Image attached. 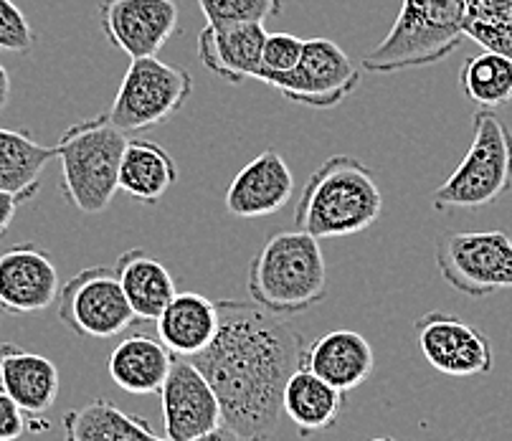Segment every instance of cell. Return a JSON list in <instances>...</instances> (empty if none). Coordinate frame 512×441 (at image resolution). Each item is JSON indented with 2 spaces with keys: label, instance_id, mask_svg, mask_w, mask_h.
Masks as SVG:
<instances>
[{
  "label": "cell",
  "instance_id": "cell-15",
  "mask_svg": "<svg viewBox=\"0 0 512 441\" xmlns=\"http://www.w3.org/2000/svg\"><path fill=\"white\" fill-rule=\"evenodd\" d=\"M295 196V175L287 160L267 147L244 165L226 191V211L244 221L267 218L282 211Z\"/></svg>",
  "mask_w": 512,
  "mask_h": 441
},
{
  "label": "cell",
  "instance_id": "cell-13",
  "mask_svg": "<svg viewBox=\"0 0 512 441\" xmlns=\"http://www.w3.org/2000/svg\"><path fill=\"white\" fill-rule=\"evenodd\" d=\"M160 403L168 441H193L224 424L216 391L188 358L173 360V368L160 388Z\"/></svg>",
  "mask_w": 512,
  "mask_h": 441
},
{
  "label": "cell",
  "instance_id": "cell-24",
  "mask_svg": "<svg viewBox=\"0 0 512 441\" xmlns=\"http://www.w3.org/2000/svg\"><path fill=\"white\" fill-rule=\"evenodd\" d=\"M64 441H165L142 416L107 398H94L64 414Z\"/></svg>",
  "mask_w": 512,
  "mask_h": 441
},
{
  "label": "cell",
  "instance_id": "cell-17",
  "mask_svg": "<svg viewBox=\"0 0 512 441\" xmlns=\"http://www.w3.org/2000/svg\"><path fill=\"white\" fill-rule=\"evenodd\" d=\"M302 368L338 391L350 393L373 376L376 353L373 345L355 330H330L302 350Z\"/></svg>",
  "mask_w": 512,
  "mask_h": 441
},
{
  "label": "cell",
  "instance_id": "cell-20",
  "mask_svg": "<svg viewBox=\"0 0 512 441\" xmlns=\"http://www.w3.org/2000/svg\"><path fill=\"white\" fill-rule=\"evenodd\" d=\"M175 355L170 353L160 338L135 333L115 345L109 353L107 371L117 388L135 396H148L160 393L170 368H173Z\"/></svg>",
  "mask_w": 512,
  "mask_h": 441
},
{
  "label": "cell",
  "instance_id": "cell-34",
  "mask_svg": "<svg viewBox=\"0 0 512 441\" xmlns=\"http://www.w3.org/2000/svg\"><path fill=\"white\" fill-rule=\"evenodd\" d=\"M8 99H11V74L0 64V112L8 107Z\"/></svg>",
  "mask_w": 512,
  "mask_h": 441
},
{
  "label": "cell",
  "instance_id": "cell-2",
  "mask_svg": "<svg viewBox=\"0 0 512 441\" xmlns=\"http://www.w3.org/2000/svg\"><path fill=\"white\" fill-rule=\"evenodd\" d=\"M383 211V193L371 168L353 155H333L307 178L295 224L317 241L368 231Z\"/></svg>",
  "mask_w": 512,
  "mask_h": 441
},
{
  "label": "cell",
  "instance_id": "cell-23",
  "mask_svg": "<svg viewBox=\"0 0 512 441\" xmlns=\"http://www.w3.org/2000/svg\"><path fill=\"white\" fill-rule=\"evenodd\" d=\"M120 191L137 203H158L178 183V165L160 142L127 140L120 160Z\"/></svg>",
  "mask_w": 512,
  "mask_h": 441
},
{
  "label": "cell",
  "instance_id": "cell-7",
  "mask_svg": "<svg viewBox=\"0 0 512 441\" xmlns=\"http://www.w3.org/2000/svg\"><path fill=\"white\" fill-rule=\"evenodd\" d=\"M193 92V77L186 69L168 64L158 56L132 59L120 89L109 104V122L130 132L148 130L170 120Z\"/></svg>",
  "mask_w": 512,
  "mask_h": 441
},
{
  "label": "cell",
  "instance_id": "cell-32",
  "mask_svg": "<svg viewBox=\"0 0 512 441\" xmlns=\"http://www.w3.org/2000/svg\"><path fill=\"white\" fill-rule=\"evenodd\" d=\"M26 201H31V198L18 196V193L3 191V188H0V239L8 234V229H11L13 218H16L18 213V206Z\"/></svg>",
  "mask_w": 512,
  "mask_h": 441
},
{
  "label": "cell",
  "instance_id": "cell-28",
  "mask_svg": "<svg viewBox=\"0 0 512 441\" xmlns=\"http://www.w3.org/2000/svg\"><path fill=\"white\" fill-rule=\"evenodd\" d=\"M206 23H264L282 13L284 0H196Z\"/></svg>",
  "mask_w": 512,
  "mask_h": 441
},
{
  "label": "cell",
  "instance_id": "cell-26",
  "mask_svg": "<svg viewBox=\"0 0 512 441\" xmlns=\"http://www.w3.org/2000/svg\"><path fill=\"white\" fill-rule=\"evenodd\" d=\"M459 89L480 109L505 107L512 99V59L487 49L469 56L459 71Z\"/></svg>",
  "mask_w": 512,
  "mask_h": 441
},
{
  "label": "cell",
  "instance_id": "cell-10",
  "mask_svg": "<svg viewBox=\"0 0 512 441\" xmlns=\"http://www.w3.org/2000/svg\"><path fill=\"white\" fill-rule=\"evenodd\" d=\"M363 66L330 39H307L302 59L284 74H269L262 84L277 89L289 102L312 109L338 107L360 87Z\"/></svg>",
  "mask_w": 512,
  "mask_h": 441
},
{
  "label": "cell",
  "instance_id": "cell-25",
  "mask_svg": "<svg viewBox=\"0 0 512 441\" xmlns=\"http://www.w3.org/2000/svg\"><path fill=\"white\" fill-rule=\"evenodd\" d=\"M56 160V147L33 140L26 130L0 127V188L33 198L41 188V173Z\"/></svg>",
  "mask_w": 512,
  "mask_h": 441
},
{
  "label": "cell",
  "instance_id": "cell-30",
  "mask_svg": "<svg viewBox=\"0 0 512 441\" xmlns=\"http://www.w3.org/2000/svg\"><path fill=\"white\" fill-rule=\"evenodd\" d=\"M36 44V33L26 13L13 0H0V51L28 54Z\"/></svg>",
  "mask_w": 512,
  "mask_h": 441
},
{
  "label": "cell",
  "instance_id": "cell-9",
  "mask_svg": "<svg viewBox=\"0 0 512 441\" xmlns=\"http://www.w3.org/2000/svg\"><path fill=\"white\" fill-rule=\"evenodd\" d=\"M59 320L79 338L109 340L137 320L115 267H87L59 292Z\"/></svg>",
  "mask_w": 512,
  "mask_h": 441
},
{
  "label": "cell",
  "instance_id": "cell-31",
  "mask_svg": "<svg viewBox=\"0 0 512 441\" xmlns=\"http://www.w3.org/2000/svg\"><path fill=\"white\" fill-rule=\"evenodd\" d=\"M26 411L0 388V441H18L26 434Z\"/></svg>",
  "mask_w": 512,
  "mask_h": 441
},
{
  "label": "cell",
  "instance_id": "cell-1",
  "mask_svg": "<svg viewBox=\"0 0 512 441\" xmlns=\"http://www.w3.org/2000/svg\"><path fill=\"white\" fill-rule=\"evenodd\" d=\"M216 305V338L188 360L216 391L224 424L241 436L267 441L284 416V386L302 365V335L256 302Z\"/></svg>",
  "mask_w": 512,
  "mask_h": 441
},
{
  "label": "cell",
  "instance_id": "cell-12",
  "mask_svg": "<svg viewBox=\"0 0 512 441\" xmlns=\"http://www.w3.org/2000/svg\"><path fill=\"white\" fill-rule=\"evenodd\" d=\"M99 26L115 49L132 59L158 56L178 33L175 0H99Z\"/></svg>",
  "mask_w": 512,
  "mask_h": 441
},
{
  "label": "cell",
  "instance_id": "cell-18",
  "mask_svg": "<svg viewBox=\"0 0 512 441\" xmlns=\"http://www.w3.org/2000/svg\"><path fill=\"white\" fill-rule=\"evenodd\" d=\"M0 388L26 411L28 416H41L59 398V368L51 358L21 348L0 345Z\"/></svg>",
  "mask_w": 512,
  "mask_h": 441
},
{
  "label": "cell",
  "instance_id": "cell-4",
  "mask_svg": "<svg viewBox=\"0 0 512 441\" xmlns=\"http://www.w3.org/2000/svg\"><path fill=\"white\" fill-rule=\"evenodd\" d=\"M127 135L109 122L107 112L71 125L56 142L61 193L84 216L104 213L120 193V160Z\"/></svg>",
  "mask_w": 512,
  "mask_h": 441
},
{
  "label": "cell",
  "instance_id": "cell-29",
  "mask_svg": "<svg viewBox=\"0 0 512 441\" xmlns=\"http://www.w3.org/2000/svg\"><path fill=\"white\" fill-rule=\"evenodd\" d=\"M305 39H297L295 33H267L262 49V69L256 79L262 82L269 74H284V71L295 69L302 59Z\"/></svg>",
  "mask_w": 512,
  "mask_h": 441
},
{
  "label": "cell",
  "instance_id": "cell-6",
  "mask_svg": "<svg viewBox=\"0 0 512 441\" xmlns=\"http://www.w3.org/2000/svg\"><path fill=\"white\" fill-rule=\"evenodd\" d=\"M512 191V130L495 109H477L472 145L454 173L434 191L436 211H474Z\"/></svg>",
  "mask_w": 512,
  "mask_h": 441
},
{
  "label": "cell",
  "instance_id": "cell-11",
  "mask_svg": "<svg viewBox=\"0 0 512 441\" xmlns=\"http://www.w3.org/2000/svg\"><path fill=\"white\" fill-rule=\"evenodd\" d=\"M416 345L436 373L452 378L487 376L495 368V350L480 327L449 312L431 310L414 325Z\"/></svg>",
  "mask_w": 512,
  "mask_h": 441
},
{
  "label": "cell",
  "instance_id": "cell-27",
  "mask_svg": "<svg viewBox=\"0 0 512 441\" xmlns=\"http://www.w3.org/2000/svg\"><path fill=\"white\" fill-rule=\"evenodd\" d=\"M464 36L512 59V0H464Z\"/></svg>",
  "mask_w": 512,
  "mask_h": 441
},
{
  "label": "cell",
  "instance_id": "cell-8",
  "mask_svg": "<svg viewBox=\"0 0 512 441\" xmlns=\"http://www.w3.org/2000/svg\"><path fill=\"white\" fill-rule=\"evenodd\" d=\"M434 259L444 282L472 300L512 292V239L505 231H447L436 239Z\"/></svg>",
  "mask_w": 512,
  "mask_h": 441
},
{
  "label": "cell",
  "instance_id": "cell-3",
  "mask_svg": "<svg viewBox=\"0 0 512 441\" xmlns=\"http://www.w3.org/2000/svg\"><path fill=\"white\" fill-rule=\"evenodd\" d=\"M251 302L274 315H302L327 297V262L307 231H279L249 264Z\"/></svg>",
  "mask_w": 512,
  "mask_h": 441
},
{
  "label": "cell",
  "instance_id": "cell-16",
  "mask_svg": "<svg viewBox=\"0 0 512 441\" xmlns=\"http://www.w3.org/2000/svg\"><path fill=\"white\" fill-rule=\"evenodd\" d=\"M264 39V23H206L198 33V61L218 79L241 84L246 79H256L262 69Z\"/></svg>",
  "mask_w": 512,
  "mask_h": 441
},
{
  "label": "cell",
  "instance_id": "cell-21",
  "mask_svg": "<svg viewBox=\"0 0 512 441\" xmlns=\"http://www.w3.org/2000/svg\"><path fill=\"white\" fill-rule=\"evenodd\" d=\"M343 409L345 393L302 365L289 376L287 386H284L282 414L295 424L300 436H315L333 429Z\"/></svg>",
  "mask_w": 512,
  "mask_h": 441
},
{
  "label": "cell",
  "instance_id": "cell-33",
  "mask_svg": "<svg viewBox=\"0 0 512 441\" xmlns=\"http://www.w3.org/2000/svg\"><path fill=\"white\" fill-rule=\"evenodd\" d=\"M165 441H168V439H165ZM193 441H259V439H249V436H241V434H236L234 429H229L226 424H221V426H216L213 431H208V434L198 436V439H193Z\"/></svg>",
  "mask_w": 512,
  "mask_h": 441
},
{
  "label": "cell",
  "instance_id": "cell-19",
  "mask_svg": "<svg viewBox=\"0 0 512 441\" xmlns=\"http://www.w3.org/2000/svg\"><path fill=\"white\" fill-rule=\"evenodd\" d=\"M155 325L158 338L175 358H193L216 338L218 305L198 292H178Z\"/></svg>",
  "mask_w": 512,
  "mask_h": 441
},
{
  "label": "cell",
  "instance_id": "cell-14",
  "mask_svg": "<svg viewBox=\"0 0 512 441\" xmlns=\"http://www.w3.org/2000/svg\"><path fill=\"white\" fill-rule=\"evenodd\" d=\"M59 292V269L49 251L31 241L0 251V310L39 315L59 300Z\"/></svg>",
  "mask_w": 512,
  "mask_h": 441
},
{
  "label": "cell",
  "instance_id": "cell-35",
  "mask_svg": "<svg viewBox=\"0 0 512 441\" xmlns=\"http://www.w3.org/2000/svg\"><path fill=\"white\" fill-rule=\"evenodd\" d=\"M368 441H393V439H388V436H376V439H368Z\"/></svg>",
  "mask_w": 512,
  "mask_h": 441
},
{
  "label": "cell",
  "instance_id": "cell-5",
  "mask_svg": "<svg viewBox=\"0 0 512 441\" xmlns=\"http://www.w3.org/2000/svg\"><path fill=\"white\" fill-rule=\"evenodd\" d=\"M464 39V0H404L386 39L363 56V69L396 74L439 64Z\"/></svg>",
  "mask_w": 512,
  "mask_h": 441
},
{
  "label": "cell",
  "instance_id": "cell-22",
  "mask_svg": "<svg viewBox=\"0 0 512 441\" xmlns=\"http://www.w3.org/2000/svg\"><path fill=\"white\" fill-rule=\"evenodd\" d=\"M115 272L137 320L155 322L160 312L168 307V302L178 294L170 269L163 262H158L155 256H150L148 251H125L117 259Z\"/></svg>",
  "mask_w": 512,
  "mask_h": 441
}]
</instances>
